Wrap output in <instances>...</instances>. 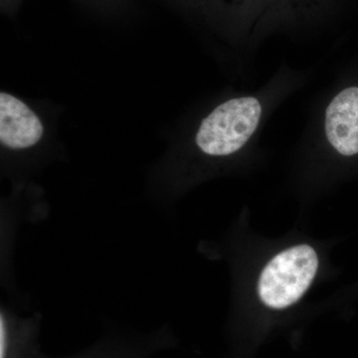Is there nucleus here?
Returning a JSON list of instances; mask_svg holds the SVG:
<instances>
[{"label":"nucleus","mask_w":358,"mask_h":358,"mask_svg":"<svg viewBox=\"0 0 358 358\" xmlns=\"http://www.w3.org/2000/svg\"><path fill=\"white\" fill-rule=\"evenodd\" d=\"M262 117V105L255 96L231 99L212 110L200 124L195 143L203 154L227 157L248 143Z\"/></svg>","instance_id":"f257e3e1"},{"label":"nucleus","mask_w":358,"mask_h":358,"mask_svg":"<svg viewBox=\"0 0 358 358\" xmlns=\"http://www.w3.org/2000/svg\"><path fill=\"white\" fill-rule=\"evenodd\" d=\"M319 259L308 245L285 250L264 268L259 280V296L268 308L282 310L296 303L317 274Z\"/></svg>","instance_id":"f03ea898"},{"label":"nucleus","mask_w":358,"mask_h":358,"mask_svg":"<svg viewBox=\"0 0 358 358\" xmlns=\"http://www.w3.org/2000/svg\"><path fill=\"white\" fill-rule=\"evenodd\" d=\"M44 127L38 115L10 94H0V143L8 150H27L41 141Z\"/></svg>","instance_id":"7ed1b4c3"},{"label":"nucleus","mask_w":358,"mask_h":358,"mask_svg":"<svg viewBox=\"0 0 358 358\" xmlns=\"http://www.w3.org/2000/svg\"><path fill=\"white\" fill-rule=\"evenodd\" d=\"M324 131L338 154H358V87L343 90L331 101L324 115Z\"/></svg>","instance_id":"20e7f679"},{"label":"nucleus","mask_w":358,"mask_h":358,"mask_svg":"<svg viewBox=\"0 0 358 358\" xmlns=\"http://www.w3.org/2000/svg\"><path fill=\"white\" fill-rule=\"evenodd\" d=\"M35 320H18L1 312L0 358H49L40 350Z\"/></svg>","instance_id":"39448f33"},{"label":"nucleus","mask_w":358,"mask_h":358,"mask_svg":"<svg viewBox=\"0 0 358 358\" xmlns=\"http://www.w3.org/2000/svg\"><path fill=\"white\" fill-rule=\"evenodd\" d=\"M155 352H157V336L145 338L114 336L103 339L84 352L58 358H150Z\"/></svg>","instance_id":"423d86ee"},{"label":"nucleus","mask_w":358,"mask_h":358,"mask_svg":"<svg viewBox=\"0 0 358 358\" xmlns=\"http://www.w3.org/2000/svg\"><path fill=\"white\" fill-rule=\"evenodd\" d=\"M288 1L293 2V3H299L300 6H310L313 0H288Z\"/></svg>","instance_id":"0eeeda50"},{"label":"nucleus","mask_w":358,"mask_h":358,"mask_svg":"<svg viewBox=\"0 0 358 358\" xmlns=\"http://www.w3.org/2000/svg\"><path fill=\"white\" fill-rule=\"evenodd\" d=\"M246 1L252 4H261L264 3L265 1H267V0H246ZM268 1H270V0H268Z\"/></svg>","instance_id":"6e6552de"}]
</instances>
